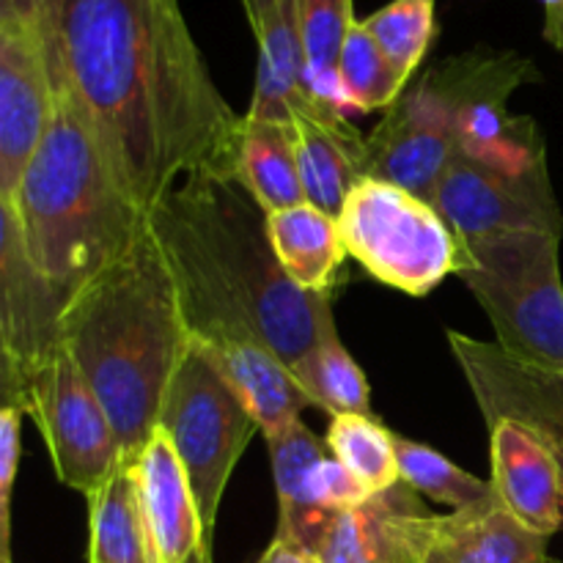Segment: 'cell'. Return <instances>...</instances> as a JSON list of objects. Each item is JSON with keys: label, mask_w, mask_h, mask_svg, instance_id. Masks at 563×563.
Listing matches in <instances>:
<instances>
[{"label": "cell", "mask_w": 563, "mask_h": 563, "mask_svg": "<svg viewBox=\"0 0 563 563\" xmlns=\"http://www.w3.org/2000/svg\"><path fill=\"white\" fill-rule=\"evenodd\" d=\"M55 86L143 209L196 174H236L242 119L214 86L179 0H49Z\"/></svg>", "instance_id": "1"}, {"label": "cell", "mask_w": 563, "mask_h": 563, "mask_svg": "<svg viewBox=\"0 0 563 563\" xmlns=\"http://www.w3.org/2000/svg\"><path fill=\"white\" fill-rule=\"evenodd\" d=\"M148 220L168 256L190 344L258 333L295 368L333 322V295L291 284L269 242L267 212L234 176H187Z\"/></svg>", "instance_id": "2"}, {"label": "cell", "mask_w": 563, "mask_h": 563, "mask_svg": "<svg viewBox=\"0 0 563 563\" xmlns=\"http://www.w3.org/2000/svg\"><path fill=\"white\" fill-rule=\"evenodd\" d=\"M64 346L102 401L124 465L157 432L165 390L190 350L168 256L152 229L71 295Z\"/></svg>", "instance_id": "3"}, {"label": "cell", "mask_w": 563, "mask_h": 563, "mask_svg": "<svg viewBox=\"0 0 563 563\" xmlns=\"http://www.w3.org/2000/svg\"><path fill=\"white\" fill-rule=\"evenodd\" d=\"M31 262L75 295L119 262L148 229L97 132L69 93L55 86V115L9 201Z\"/></svg>", "instance_id": "4"}, {"label": "cell", "mask_w": 563, "mask_h": 563, "mask_svg": "<svg viewBox=\"0 0 563 563\" xmlns=\"http://www.w3.org/2000/svg\"><path fill=\"white\" fill-rule=\"evenodd\" d=\"M432 203L456 240L526 231L563 234L537 126L506 113V102L478 104Z\"/></svg>", "instance_id": "5"}, {"label": "cell", "mask_w": 563, "mask_h": 563, "mask_svg": "<svg viewBox=\"0 0 563 563\" xmlns=\"http://www.w3.org/2000/svg\"><path fill=\"white\" fill-rule=\"evenodd\" d=\"M531 71L515 53H467L429 69L366 137V174L432 201L478 104L506 102Z\"/></svg>", "instance_id": "6"}, {"label": "cell", "mask_w": 563, "mask_h": 563, "mask_svg": "<svg viewBox=\"0 0 563 563\" xmlns=\"http://www.w3.org/2000/svg\"><path fill=\"white\" fill-rule=\"evenodd\" d=\"M561 234L460 240L456 275L495 328V344L528 366L563 374Z\"/></svg>", "instance_id": "7"}, {"label": "cell", "mask_w": 563, "mask_h": 563, "mask_svg": "<svg viewBox=\"0 0 563 563\" xmlns=\"http://www.w3.org/2000/svg\"><path fill=\"white\" fill-rule=\"evenodd\" d=\"M346 253L379 284L423 297L456 273L460 240L432 201L366 176L339 214Z\"/></svg>", "instance_id": "8"}, {"label": "cell", "mask_w": 563, "mask_h": 563, "mask_svg": "<svg viewBox=\"0 0 563 563\" xmlns=\"http://www.w3.org/2000/svg\"><path fill=\"white\" fill-rule=\"evenodd\" d=\"M157 429L168 434L190 476L203 539L212 548L225 487L242 451L258 432L256 418L218 368L190 344L165 390Z\"/></svg>", "instance_id": "9"}, {"label": "cell", "mask_w": 563, "mask_h": 563, "mask_svg": "<svg viewBox=\"0 0 563 563\" xmlns=\"http://www.w3.org/2000/svg\"><path fill=\"white\" fill-rule=\"evenodd\" d=\"M71 295L27 256L9 209L0 207V388L3 405L27 410L33 383L64 350Z\"/></svg>", "instance_id": "10"}, {"label": "cell", "mask_w": 563, "mask_h": 563, "mask_svg": "<svg viewBox=\"0 0 563 563\" xmlns=\"http://www.w3.org/2000/svg\"><path fill=\"white\" fill-rule=\"evenodd\" d=\"M25 416L42 432L58 482L86 498L124 467L119 434L66 346L33 383Z\"/></svg>", "instance_id": "11"}, {"label": "cell", "mask_w": 563, "mask_h": 563, "mask_svg": "<svg viewBox=\"0 0 563 563\" xmlns=\"http://www.w3.org/2000/svg\"><path fill=\"white\" fill-rule=\"evenodd\" d=\"M267 449L278 493L275 537H286L308 553H317L335 515L363 504L372 493L302 421L267 434Z\"/></svg>", "instance_id": "12"}, {"label": "cell", "mask_w": 563, "mask_h": 563, "mask_svg": "<svg viewBox=\"0 0 563 563\" xmlns=\"http://www.w3.org/2000/svg\"><path fill=\"white\" fill-rule=\"evenodd\" d=\"M55 115V80L38 20L0 14V201H9Z\"/></svg>", "instance_id": "13"}, {"label": "cell", "mask_w": 563, "mask_h": 563, "mask_svg": "<svg viewBox=\"0 0 563 563\" xmlns=\"http://www.w3.org/2000/svg\"><path fill=\"white\" fill-rule=\"evenodd\" d=\"M438 517L405 482L335 515L319 563H429Z\"/></svg>", "instance_id": "14"}, {"label": "cell", "mask_w": 563, "mask_h": 563, "mask_svg": "<svg viewBox=\"0 0 563 563\" xmlns=\"http://www.w3.org/2000/svg\"><path fill=\"white\" fill-rule=\"evenodd\" d=\"M449 344L487 427L522 421L563 445V374L517 361L498 344L449 330Z\"/></svg>", "instance_id": "15"}, {"label": "cell", "mask_w": 563, "mask_h": 563, "mask_svg": "<svg viewBox=\"0 0 563 563\" xmlns=\"http://www.w3.org/2000/svg\"><path fill=\"white\" fill-rule=\"evenodd\" d=\"M487 429L493 487L504 509L539 537L563 531V445L522 421Z\"/></svg>", "instance_id": "16"}, {"label": "cell", "mask_w": 563, "mask_h": 563, "mask_svg": "<svg viewBox=\"0 0 563 563\" xmlns=\"http://www.w3.org/2000/svg\"><path fill=\"white\" fill-rule=\"evenodd\" d=\"M130 471L152 563H187L198 550L209 548L190 476L163 429L152 434Z\"/></svg>", "instance_id": "17"}, {"label": "cell", "mask_w": 563, "mask_h": 563, "mask_svg": "<svg viewBox=\"0 0 563 563\" xmlns=\"http://www.w3.org/2000/svg\"><path fill=\"white\" fill-rule=\"evenodd\" d=\"M258 69L247 119L275 121L289 126L297 115L319 119L330 126L350 124L344 110L328 108L308 88L306 53L297 27L295 0H284L280 9L256 31Z\"/></svg>", "instance_id": "18"}, {"label": "cell", "mask_w": 563, "mask_h": 563, "mask_svg": "<svg viewBox=\"0 0 563 563\" xmlns=\"http://www.w3.org/2000/svg\"><path fill=\"white\" fill-rule=\"evenodd\" d=\"M434 563H548V537H539L531 528L504 509L495 495L493 500L473 509L451 511L438 517L434 531Z\"/></svg>", "instance_id": "19"}, {"label": "cell", "mask_w": 563, "mask_h": 563, "mask_svg": "<svg viewBox=\"0 0 563 563\" xmlns=\"http://www.w3.org/2000/svg\"><path fill=\"white\" fill-rule=\"evenodd\" d=\"M295 132L297 168L306 201L339 218L357 181L366 179V137L350 124L330 126L319 119L297 115Z\"/></svg>", "instance_id": "20"}, {"label": "cell", "mask_w": 563, "mask_h": 563, "mask_svg": "<svg viewBox=\"0 0 563 563\" xmlns=\"http://www.w3.org/2000/svg\"><path fill=\"white\" fill-rule=\"evenodd\" d=\"M267 231L273 251L291 284L306 291H330L346 253L339 218H330L313 203L267 214Z\"/></svg>", "instance_id": "21"}, {"label": "cell", "mask_w": 563, "mask_h": 563, "mask_svg": "<svg viewBox=\"0 0 563 563\" xmlns=\"http://www.w3.org/2000/svg\"><path fill=\"white\" fill-rule=\"evenodd\" d=\"M234 179L267 214L306 201L291 124L253 121L245 115Z\"/></svg>", "instance_id": "22"}, {"label": "cell", "mask_w": 563, "mask_h": 563, "mask_svg": "<svg viewBox=\"0 0 563 563\" xmlns=\"http://www.w3.org/2000/svg\"><path fill=\"white\" fill-rule=\"evenodd\" d=\"M88 563H152L135 478L126 465L88 498Z\"/></svg>", "instance_id": "23"}, {"label": "cell", "mask_w": 563, "mask_h": 563, "mask_svg": "<svg viewBox=\"0 0 563 563\" xmlns=\"http://www.w3.org/2000/svg\"><path fill=\"white\" fill-rule=\"evenodd\" d=\"M297 27L306 53L308 88L322 104L335 110L346 108L339 80V58L355 14L352 0H295Z\"/></svg>", "instance_id": "24"}, {"label": "cell", "mask_w": 563, "mask_h": 563, "mask_svg": "<svg viewBox=\"0 0 563 563\" xmlns=\"http://www.w3.org/2000/svg\"><path fill=\"white\" fill-rule=\"evenodd\" d=\"M291 372L306 390L308 401L322 407L330 416H346V412L372 416V390L366 374L341 344L335 322L322 330L313 350Z\"/></svg>", "instance_id": "25"}, {"label": "cell", "mask_w": 563, "mask_h": 563, "mask_svg": "<svg viewBox=\"0 0 563 563\" xmlns=\"http://www.w3.org/2000/svg\"><path fill=\"white\" fill-rule=\"evenodd\" d=\"M394 438L396 434L388 432L374 416L346 412L333 416L324 443L330 454L374 495L401 482Z\"/></svg>", "instance_id": "26"}, {"label": "cell", "mask_w": 563, "mask_h": 563, "mask_svg": "<svg viewBox=\"0 0 563 563\" xmlns=\"http://www.w3.org/2000/svg\"><path fill=\"white\" fill-rule=\"evenodd\" d=\"M394 443L401 482L416 489L418 495H427L434 504L451 506V511L473 509V506H482L495 498L493 482H482L473 473L462 471L440 451L401 438V434H396Z\"/></svg>", "instance_id": "27"}, {"label": "cell", "mask_w": 563, "mask_h": 563, "mask_svg": "<svg viewBox=\"0 0 563 563\" xmlns=\"http://www.w3.org/2000/svg\"><path fill=\"white\" fill-rule=\"evenodd\" d=\"M339 80L346 108H355L361 113L390 110L399 102L401 93L407 91V82L385 58L377 38L368 33L363 20L352 22L350 33L344 38L339 58Z\"/></svg>", "instance_id": "28"}, {"label": "cell", "mask_w": 563, "mask_h": 563, "mask_svg": "<svg viewBox=\"0 0 563 563\" xmlns=\"http://www.w3.org/2000/svg\"><path fill=\"white\" fill-rule=\"evenodd\" d=\"M434 5L438 0H390L388 5L363 20V25L377 38L379 49L405 82L412 80L432 47L434 31H438Z\"/></svg>", "instance_id": "29"}, {"label": "cell", "mask_w": 563, "mask_h": 563, "mask_svg": "<svg viewBox=\"0 0 563 563\" xmlns=\"http://www.w3.org/2000/svg\"><path fill=\"white\" fill-rule=\"evenodd\" d=\"M22 416L14 405L0 410V553L3 563L11 561V493L22 460Z\"/></svg>", "instance_id": "30"}, {"label": "cell", "mask_w": 563, "mask_h": 563, "mask_svg": "<svg viewBox=\"0 0 563 563\" xmlns=\"http://www.w3.org/2000/svg\"><path fill=\"white\" fill-rule=\"evenodd\" d=\"M256 563H319L317 555L308 553L297 542L286 537H275Z\"/></svg>", "instance_id": "31"}, {"label": "cell", "mask_w": 563, "mask_h": 563, "mask_svg": "<svg viewBox=\"0 0 563 563\" xmlns=\"http://www.w3.org/2000/svg\"><path fill=\"white\" fill-rule=\"evenodd\" d=\"M548 20H544V36L553 47L563 53V0H542Z\"/></svg>", "instance_id": "32"}, {"label": "cell", "mask_w": 563, "mask_h": 563, "mask_svg": "<svg viewBox=\"0 0 563 563\" xmlns=\"http://www.w3.org/2000/svg\"><path fill=\"white\" fill-rule=\"evenodd\" d=\"M280 3H284V0H242V9H245L247 20H251L253 33L280 9Z\"/></svg>", "instance_id": "33"}, {"label": "cell", "mask_w": 563, "mask_h": 563, "mask_svg": "<svg viewBox=\"0 0 563 563\" xmlns=\"http://www.w3.org/2000/svg\"><path fill=\"white\" fill-rule=\"evenodd\" d=\"M47 3L49 0H0V14H20L42 22Z\"/></svg>", "instance_id": "34"}, {"label": "cell", "mask_w": 563, "mask_h": 563, "mask_svg": "<svg viewBox=\"0 0 563 563\" xmlns=\"http://www.w3.org/2000/svg\"><path fill=\"white\" fill-rule=\"evenodd\" d=\"M187 563H212V548H201Z\"/></svg>", "instance_id": "35"}, {"label": "cell", "mask_w": 563, "mask_h": 563, "mask_svg": "<svg viewBox=\"0 0 563 563\" xmlns=\"http://www.w3.org/2000/svg\"><path fill=\"white\" fill-rule=\"evenodd\" d=\"M548 563H561V561H555V559H550V561H548Z\"/></svg>", "instance_id": "36"}, {"label": "cell", "mask_w": 563, "mask_h": 563, "mask_svg": "<svg viewBox=\"0 0 563 563\" xmlns=\"http://www.w3.org/2000/svg\"><path fill=\"white\" fill-rule=\"evenodd\" d=\"M5 563H14V561H5Z\"/></svg>", "instance_id": "37"}, {"label": "cell", "mask_w": 563, "mask_h": 563, "mask_svg": "<svg viewBox=\"0 0 563 563\" xmlns=\"http://www.w3.org/2000/svg\"><path fill=\"white\" fill-rule=\"evenodd\" d=\"M429 563H434V561H429Z\"/></svg>", "instance_id": "38"}]
</instances>
